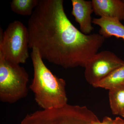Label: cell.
Wrapping results in <instances>:
<instances>
[{"instance_id":"cell-12","label":"cell","mask_w":124,"mask_h":124,"mask_svg":"<svg viewBox=\"0 0 124 124\" xmlns=\"http://www.w3.org/2000/svg\"><path fill=\"white\" fill-rule=\"evenodd\" d=\"M39 0H13L10 2V6L15 13L31 16Z\"/></svg>"},{"instance_id":"cell-6","label":"cell","mask_w":124,"mask_h":124,"mask_svg":"<svg viewBox=\"0 0 124 124\" xmlns=\"http://www.w3.org/2000/svg\"><path fill=\"white\" fill-rule=\"evenodd\" d=\"M124 64V60L114 53L108 50L102 51L95 54L86 63L84 67L85 77L93 86Z\"/></svg>"},{"instance_id":"cell-8","label":"cell","mask_w":124,"mask_h":124,"mask_svg":"<svg viewBox=\"0 0 124 124\" xmlns=\"http://www.w3.org/2000/svg\"><path fill=\"white\" fill-rule=\"evenodd\" d=\"M94 13L100 17L124 20V0H92Z\"/></svg>"},{"instance_id":"cell-5","label":"cell","mask_w":124,"mask_h":124,"mask_svg":"<svg viewBox=\"0 0 124 124\" xmlns=\"http://www.w3.org/2000/svg\"><path fill=\"white\" fill-rule=\"evenodd\" d=\"M0 32V54L14 63L26 62L29 57L28 28L16 20L10 23L4 32L1 29Z\"/></svg>"},{"instance_id":"cell-13","label":"cell","mask_w":124,"mask_h":124,"mask_svg":"<svg viewBox=\"0 0 124 124\" xmlns=\"http://www.w3.org/2000/svg\"><path fill=\"white\" fill-rule=\"evenodd\" d=\"M90 124H114V121L110 117L106 116L103 117L102 122L98 119L93 121Z\"/></svg>"},{"instance_id":"cell-7","label":"cell","mask_w":124,"mask_h":124,"mask_svg":"<svg viewBox=\"0 0 124 124\" xmlns=\"http://www.w3.org/2000/svg\"><path fill=\"white\" fill-rule=\"evenodd\" d=\"M72 9L71 14L79 24L80 31L89 35L94 28L92 26L91 14L94 12L91 1L71 0Z\"/></svg>"},{"instance_id":"cell-2","label":"cell","mask_w":124,"mask_h":124,"mask_svg":"<svg viewBox=\"0 0 124 124\" xmlns=\"http://www.w3.org/2000/svg\"><path fill=\"white\" fill-rule=\"evenodd\" d=\"M31 49L33 77L29 88L36 102L42 109L64 106L68 104L66 81L54 75L46 67L38 49Z\"/></svg>"},{"instance_id":"cell-14","label":"cell","mask_w":124,"mask_h":124,"mask_svg":"<svg viewBox=\"0 0 124 124\" xmlns=\"http://www.w3.org/2000/svg\"><path fill=\"white\" fill-rule=\"evenodd\" d=\"M113 121L114 124H124V119L119 116L113 120Z\"/></svg>"},{"instance_id":"cell-10","label":"cell","mask_w":124,"mask_h":124,"mask_svg":"<svg viewBox=\"0 0 124 124\" xmlns=\"http://www.w3.org/2000/svg\"><path fill=\"white\" fill-rule=\"evenodd\" d=\"M108 98L112 113L124 117V85L109 90Z\"/></svg>"},{"instance_id":"cell-3","label":"cell","mask_w":124,"mask_h":124,"mask_svg":"<svg viewBox=\"0 0 124 124\" xmlns=\"http://www.w3.org/2000/svg\"><path fill=\"white\" fill-rule=\"evenodd\" d=\"M98 119L85 106L67 104L59 108L42 109L28 114L20 124H90Z\"/></svg>"},{"instance_id":"cell-4","label":"cell","mask_w":124,"mask_h":124,"mask_svg":"<svg viewBox=\"0 0 124 124\" xmlns=\"http://www.w3.org/2000/svg\"><path fill=\"white\" fill-rule=\"evenodd\" d=\"M29 76L19 64L6 60L0 54V100L14 103L26 97Z\"/></svg>"},{"instance_id":"cell-9","label":"cell","mask_w":124,"mask_h":124,"mask_svg":"<svg viewBox=\"0 0 124 124\" xmlns=\"http://www.w3.org/2000/svg\"><path fill=\"white\" fill-rule=\"evenodd\" d=\"M92 22L99 26V34L106 39L111 37L124 41V25L118 19L106 17L94 18Z\"/></svg>"},{"instance_id":"cell-11","label":"cell","mask_w":124,"mask_h":124,"mask_svg":"<svg viewBox=\"0 0 124 124\" xmlns=\"http://www.w3.org/2000/svg\"><path fill=\"white\" fill-rule=\"evenodd\" d=\"M124 85V64L116 68L100 82L93 85L95 88L112 89Z\"/></svg>"},{"instance_id":"cell-1","label":"cell","mask_w":124,"mask_h":124,"mask_svg":"<svg viewBox=\"0 0 124 124\" xmlns=\"http://www.w3.org/2000/svg\"><path fill=\"white\" fill-rule=\"evenodd\" d=\"M29 47H35L43 59L64 68L84 67L101 47L99 33L86 35L68 17L63 0H39L28 22Z\"/></svg>"}]
</instances>
